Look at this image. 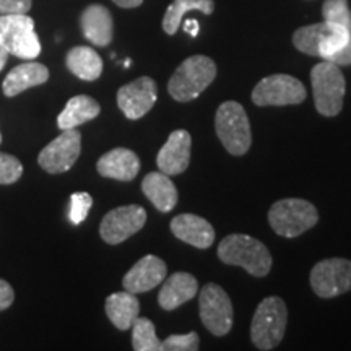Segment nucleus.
<instances>
[{
	"mask_svg": "<svg viewBox=\"0 0 351 351\" xmlns=\"http://www.w3.org/2000/svg\"><path fill=\"white\" fill-rule=\"evenodd\" d=\"M0 143H2V134H0Z\"/></svg>",
	"mask_w": 351,
	"mask_h": 351,
	"instance_id": "4c0bfd02",
	"label": "nucleus"
},
{
	"mask_svg": "<svg viewBox=\"0 0 351 351\" xmlns=\"http://www.w3.org/2000/svg\"><path fill=\"white\" fill-rule=\"evenodd\" d=\"M324 21L343 26L351 32V10L348 0H326L322 5Z\"/></svg>",
	"mask_w": 351,
	"mask_h": 351,
	"instance_id": "cd10ccee",
	"label": "nucleus"
},
{
	"mask_svg": "<svg viewBox=\"0 0 351 351\" xmlns=\"http://www.w3.org/2000/svg\"><path fill=\"white\" fill-rule=\"evenodd\" d=\"M171 231L179 241L194 245L197 249H208L215 241L213 226L199 215H178L171 221Z\"/></svg>",
	"mask_w": 351,
	"mask_h": 351,
	"instance_id": "f3484780",
	"label": "nucleus"
},
{
	"mask_svg": "<svg viewBox=\"0 0 351 351\" xmlns=\"http://www.w3.org/2000/svg\"><path fill=\"white\" fill-rule=\"evenodd\" d=\"M132 346L135 351H163V341L156 337L155 324L150 319L135 320L132 326Z\"/></svg>",
	"mask_w": 351,
	"mask_h": 351,
	"instance_id": "bb28decb",
	"label": "nucleus"
},
{
	"mask_svg": "<svg viewBox=\"0 0 351 351\" xmlns=\"http://www.w3.org/2000/svg\"><path fill=\"white\" fill-rule=\"evenodd\" d=\"M0 43L10 56L20 59H36L41 54V43L34 29V20L28 13L0 15Z\"/></svg>",
	"mask_w": 351,
	"mask_h": 351,
	"instance_id": "6e6552de",
	"label": "nucleus"
},
{
	"mask_svg": "<svg viewBox=\"0 0 351 351\" xmlns=\"http://www.w3.org/2000/svg\"><path fill=\"white\" fill-rule=\"evenodd\" d=\"M350 36L351 32L343 26L322 21L296 29L293 34V44L298 51L326 60L341 49L348 43Z\"/></svg>",
	"mask_w": 351,
	"mask_h": 351,
	"instance_id": "0eeeda50",
	"label": "nucleus"
},
{
	"mask_svg": "<svg viewBox=\"0 0 351 351\" xmlns=\"http://www.w3.org/2000/svg\"><path fill=\"white\" fill-rule=\"evenodd\" d=\"M147 223V212L140 205H124L104 215L99 225V234L104 243L121 244L138 232Z\"/></svg>",
	"mask_w": 351,
	"mask_h": 351,
	"instance_id": "ddd939ff",
	"label": "nucleus"
},
{
	"mask_svg": "<svg viewBox=\"0 0 351 351\" xmlns=\"http://www.w3.org/2000/svg\"><path fill=\"white\" fill-rule=\"evenodd\" d=\"M315 109L326 117L340 114L346 91L345 77L339 65L324 60L311 70Z\"/></svg>",
	"mask_w": 351,
	"mask_h": 351,
	"instance_id": "39448f33",
	"label": "nucleus"
},
{
	"mask_svg": "<svg viewBox=\"0 0 351 351\" xmlns=\"http://www.w3.org/2000/svg\"><path fill=\"white\" fill-rule=\"evenodd\" d=\"M215 129L219 142L231 155L243 156L251 148V122L243 104H239L238 101H225L218 108Z\"/></svg>",
	"mask_w": 351,
	"mask_h": 351,
	"instance_id": "7ed1b4c3",
	"label": "nucleus"
},
{
	"mask_svg": "<svg viewBox=\"0 0 351 351\" xmlns=\"http://www.w3.org/2000/svg\"><path fill=\"white\" fill-rule=\"evenodd\" d=\"M33 0H0V15L28 13Z\"/></svg>",
	"mask_w": 351,
	"mask_h": 351,
	"instance_id": "2f4dec72",
	"label": "nucleus"
},
{
	"mask_svg": "<svg viewBox=\"0 0 351 351\" xmlns=\"http://www.w3.org/2000/svg\"><path fill=\"white\" fill-rule=\"evenodd\" d=\"M319 221L317 210L302 199H283L275 202L269 212V223L276 234L283 238H298L314 228Z\"/></svg>",
	"mask_w": 351,
	"mask_h": 351,
	"instance_id": "423d86ee",
	"label": "nucleus"
},
{
	"mask_svg": "<svg viewBox=\"0 0 351 351\" xmlns=\"http://www.w3.org/2000/svg\"><path fill=\"white\" fill-rule=\"evenodd\" d=\"M199 335L195 332L184 333V335H169L163 341V351H195L199 350Z\"/></svg>",
	"mask_w": 351,
	"mask_h": 351,
	"instance_id": "7c9ffc66",
	"label": "nucleus"
},
{
	"mask_svg": "<svg viewBox=\"0 0 351 351\" xmlns=\"http://www.w3.org/2000/svg\"><path fill=\"white\" fill-rule=\"evenodd\" d=\"M306 88L298 78L285 73L262 78L252 91V101L257 106H291L306 99Z\"/></svg>",
	"mask_w": 351,
	"mask_h": 351,
	"instance_id": "1a4fd4ad",
	"label": "nucleus"
},
{
	"mask_svg": "<svg viewBox=\"0 0 351 351\" xmlns=\"http://www.w3.org/2000/svg\"><path fill=\"white\" fill-rule=\"evenodd\" d=\"M191 10H199L204 15H212L215 10V2L213 0H173V3H171L165 13V33L171 34V36L178 33L184 15Z\"/></svg>",
	"mask_w": 351,
	"mask_h": 351,
	"instance_id": "a878e982",
	"label": "nucleus"
},
{
	"mask_svg": "<svg viewBox=\"0 0 351 351\" xmlns=\"http://www.w3.org/2000/svg\"><path fill=\"white\" fill-rule=\"evenodd\" d=\"M49 80V70L38 62H25L12 69L2 83L3 95L7 98L23 93L33 86H39Z\"/></svg>",
	"mask_w": 351,
	"mask_h": 351,
	"instance_id": "412c9836",
	"label": "nucleus"
},
{
	"mask_svg": "<svg viewBox=\"0 0 351 351\" xmlns=\"http://www.w3.org/2000/svg\"><path fill=\"white\" fill-rule=\"evenodd\" d=\"M158 98L156 82L150 77H140L117 91V106L127 119L137 121L155 106Z\"/></svg>",
	"mask_w": 351,
	"mask_h": 351,
	"instance_id": "4468645a",
	"label": "nucleus"
},
{
	"mask_svg": "<svg viewBox=\"0 0 351 351\" xmlns=\"http://www.w3.org/2000/svg\"><path fill=\"white\" fill-rule=\"evenodd\" d=\"M197 293H199V282L195 276L187 271H176L168 280L165 278L158 295V302L165 311H173L195 298Z\"/></svg>",
	"mask_w": 351,
	"mask_h": 351,
	"instance_id": "aec40b11",
	"label": "nucleus"
},
{
	"mask_svg": "<svg viewBox=\"0 0 351 351\" xmlns=\"http://www.w3.org/2000/svg\"><path fill=\"white\" fill-rule=\"evenodd\" d=\"M218 257L226 265L243 267L257 278L267 276L271 270V254L265 244L245 234L226 236L218 245Z\"/></svg>",
	"mask_w": 351,
	"mask_h": 351,
	"instance_id": "f257e3e1",
	"label": "nucleus"
},
{
	"mask_svg": "<svg viewBox=\"0 0 351 351\" xmlns=\"http://www.w3.org/2000/svg\"><path fill=\"white\" fill-rule=\"evenodd\" d=\"M326 60L339 65V67H343V65H351V36L348 39V43H346L341 49L337 51L335 54H332Z\"/></svg>",
	"mask_w": 351,
	"mask_h": 351,
	"instance_id": "473e14b6",
	"label": "nucleus"
},
{
	"mask_svg": "<svg viewBox=\"0 0 351 351\" xmlns=\"http://www.w3.org/2000/svg\"><path fill=\"white\" fill-rule=\"evenodd\" d=\"M184 29H186V32L191 34V36H197V34H199V29H200V26H199V21L197 20H186V25H184Z\"/></svg>",
	"mask_w": 351,
	"mask_h": 351,
	"instance_id": "f704fd0d",
	"label": "nucleus"
},
{
	"mask_svg": "<svg viewBox=\"0 0 351 351\" xmlns=\"http://www.w3.org/2000/svg\"><path fill=\"white\" fill-rule=\"evenodd\" d=\"M83 36L95 46L104 47L112 41L114 21L111 12L99 3L88 5L80 15Z\"/></svg>",
	"mask_w": 351,
	"mask_h": 351,
	"instance_id": "a211bd4d",
	"label": "nucleus"
},
{
	"mask_svg": "<svg viewBox=\"0 0 351 351\" xmlns=\"http://www.w3.org/2000/svg\"><path fill=\"white\" fill-rule=\"evenodd\" d=\"M82 153V134L77 129L62 130L49 145L43 148L38 163L49 174L67 173Z\"/></svg>",
	"mask_w": 351,
	"mask_h": 351,
	"instance_id": "9b49d317",
	"label": "nucleus"
},
{
	"mask_svg": "<svg viewBox=\"0 0 351 351\" xmlns=\"http://www.w3.org/2000/svg\"><path fill=\"white\" fill-rule=\"evenodd\" d=\"M142 191L147 195V199L161 213L173 212L176 204H178V189H176L174 182L169 179V176L161 173V171L148 173L145 176Z\"/></svg>",
	"mask_w": 351,
	"mask_h": 351,
	"instance_id": "4be33fe9",
	"label": "nucleus"
},
{
	"mask_svg": "<svg viewBox=\"0 0 351 351\" xmlns=\"http://www.w3.org/2000/svg\"><path fill=\"white\" fill-rule=\"evenodd\" d=\"M106 314L112 326L119 330H129L140 314V302L130 291L112 293L106 300Z\"/></svg>",
	"mask_w": 351,
	"mask_h": 351,
	"instance_id": "b1692460",
	"label": "nucleus"
},
{
	"mask_svg": "<svg viewBox=\"0 0 351 351\" xmlns=\"http://www.w3.org/2000/svg\"><path fill=\"white\" fill-rule=\"evenodd\" d=\"M8 56H10V52L5 49V46H3L2 43H0V70L5 67L7 60H8Z\"/></svg>",
	"mask_w": 351,
	"mask_h": 351,
	"instance_id": "e433bc0d",
	"label": "nucleus"
},
{
	"mask_svg": "<svg viewBox=\"0 0 351 351\" xmlns=\"http://www.w3.org/2000/svg\"><path fill=\"white\" fill-rule=\"evenodd\" d=\"M288 324V309L282 298H265L257 306L251 326L252 343L258 350H274L283 340Z\"/></svg>",
	"mask_w": 351,
	"mask_h": 351,
	"instance_id": "20e7f679",
	"label": "nucleus"
},
{
	"mask_svg": "<svg viewBox=\"0 0 351 351\" xmlns=\"http://www.w3.org/2000/svg\"><path fill=\"white\" fill-rule=\"evenodd\" d=\"M217 77V65L207 56H192L176 69L168 91L176 101L187 103L204 93Z\"/></svg>",
	"mask_w": 351,
	"mask_h": 351,
	"instance_id": "f03ea898",
	"label": "nucleus"
},
{
	"mask_svg": "<svg viewBox=\"0 0 351 351\" xmlns=\"http://www.w3.org/2000/svg\"><path fill=\"white\" fill-rule=\"evenodd\" d=\"M200 319L213 335L223 337L232 327V302L219 285L207 283L199 296Z\"/></svg>",
	"mask_w": 351,
	"mask_h": 351,
	"instance_id": "9d476101",
	"label": "nucleus"
},
{
	"mask_svg": "<svg viewBox=\"0 0 351 351\" xmlns=\"http://www.w3.org/2000/svg\"><path fill=\"white\" fill-rule=\"evenodd\" d=\"M93 207V197L88 192H75L70 195V208H69V219L72 225H80L88 217Z\"/></svg>",
	"mask_w": 351,
	"mask_h": 351,
	"instance_id": "c85d7f7f",
	"label": "nucleus"
},
{
	"mask_svg": "<svg viewBox=\"0 0 351 351\" xmlns=\"http://www.w3.org/2000/svg\"><path fill=\"white\" fill-rule=\"evenodd\" d=\"M96 169L103 178L129 182L137 178L140 158L129 148H114L99 158Z\"/></svg>",
	"mask_w": 351,
	"mask_h": 351,
	"instance_id": "6ab92c4d",
	"label": "nucleus"
},
{
	"mask_svg": "<svg viewBox=\"0 0 351 351\" xmlns=\"http://www.w3.org/2000/svg\"><path fill=\"white\" fill-rule=\"evenodd\" d=\"M101 112V106L96 99L86 95H78L69 99L64 111L57 117V127L60 130L77 129L78 125L93 121Z\"/></svg>",
	"mask_w": 351,
	"mask_h": 351,
	"instance_id": "5701e85b",
	"label": "nucleus"
},
{
	"mask_svg": "<svg viewBox=\"0 0 351 351\" xmlns=\"http://www.w3.org/2000/svg\"><path fill=\"white\" fill-rule=\"evenodd\" d=\"M166 275H168V267L165 261L156 256H145L127 271L122 285L125 291L138 295L156 288L161 282H165Z\"/></svg>",
	"mask_w": 351,
	"mask_h": 351,
	"instance_id": "dca6fc26",
	"label": "nucleus"
},
{
	"mask_svg": "<svg viewBox=\"0 0 351 351\" xmlns=\"http://www.w3.org/2000/svg\"><path fill=\"white\" fill-rule=\"evenodd\" d=\"M192 138L187 130L179 129L169 135L156 156V165L161 173L168 176L182 174L191 163Z\"/></svg>",
	"mask_w": 351,
	"mask_h": 351,
	"instance_id": "2eb2a0df",
	"label": "nucleus"
},
{
	"mask_svg": "<svg viewBox=\"0 0 351 351\" xmlns=\"http://www.w3.org/2000/svg\"><path fill=\"white\" fill-rule=\"evenodd\" d=\"M21 174H23V165L19 158L0 152V184L8 186V184L16 182Z\"/></svg>",
	"mask_w": 351,
	"mask_h": 351,
	"instance_id": "c756f323",
	"label": "nucleus"
},
{
	"mask_svg": "<svg viewBox=\"0 0 351 351\" xmlns=\"http://www.w3.org/2000/svg\"><path fill=\"white\" fill-rule=\"evenodd\" d=\"M112 2L116 3L117 7H122V8H135L142 5L143 0H112Z\"/></svg>",
	"mask_w": 351,
	"mask_h": 351,
	"instance_id": "c9c22d12",
	"label": "nucleus"
},
{
	"mask_svg": "<svg viewBox=\"0 0 351 351\" xmlns=\"http://www.w3.org/2000/svg\"><path fill=\"white\" fill-rule=\"evenodd\" d=\"M65 64L73 75L85 82L98 80L103 73V59L88 46H77L70 49L65 57Z\"/></svg>",
	"mask_w": 351,
	"mask_h": 351,
	"instance_id": "393cba45",
	"label": "nucleus"
},
{
	"mask_svg": "<svg viewBox=\"0 0 351 351\" xmlns=\"http://www.w3.org/2000/svg\"><path fill=\"white\" fill-rule=\"evenodd\" d=\"M15 301V293L13 288L8 285L5 280L0 278V311H5Z\"/></svg>",
	"mask_w": 351,
	"mask_h": 351,
	"instance_id": "72a5a7b5",
	"label": "nucleus"
},
{
	"mask_svg": "<svg viewBox=\"0 0 351 351\" xmlns=\"http://www.w3.org/2000/svg\"><path fill=\"white\" fill-rule=\"evenodd\" d=\"M311 287L319 298H335L351 289V261L326 258L311 270Z\"/></svg>",
	"mask_w": 351,
	"mask_h": 351,
	"instance_id": "f8f14e48",
	"label": "nucleus"
}]
</instances>
